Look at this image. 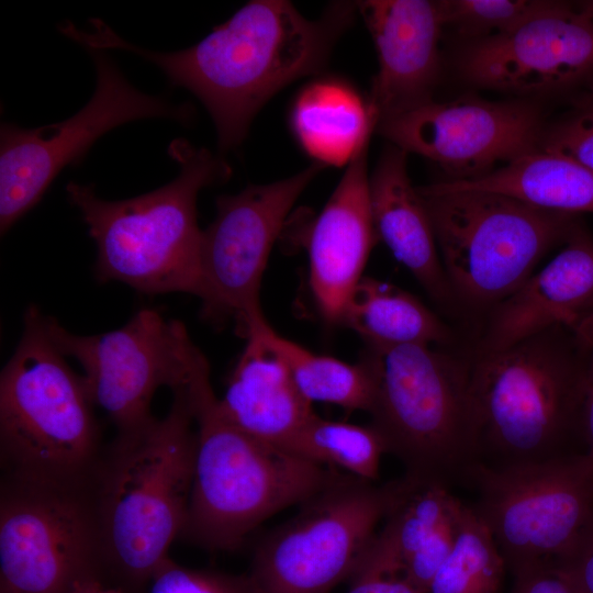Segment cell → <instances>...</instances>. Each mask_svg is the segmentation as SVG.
<instances>
[{"mask_svg":"<svg viewBox=\"0 0 593 593\" xmlns=\"http://www.w3.org/2000/svg\"><path fill=\"white\" fill-rule=\"evenodd\" d=\"M377 123L369 100L337 78L306 85L298 93L290 114L299 144L325 167L348 164L369 143Z\"/></svg>","mask_w":593,"mask_h":593,"instance_id":"cell-22","label":"cell"},{"mask_svg":"<svg viewBox=\"0 0 593 593\" xmlns=\"http://www.w3.org/2000/svg\"><path fill=\"white\" fill-rule=\"evenodd\" d=\"M457 499L450 516L404 563L402 575L416 588L425 591L438 569L449 556L456 536Z\"/></svg>","mask_w":593,"mask_h":593,"instance_id":"cell-32","label":"cell"},{"mask_svg":"<svg viewBox=\"0 0 593 593\" xmlns=\"http://www.w3.org/2000/svg\"><path fill=\"white\" fill-rule=\"evenodd\" d=\"M403 491L374 536L356 573L402 575L405 561L450 516L457 499L449 489L403 477Z\"/></svg>","mask_w":593,"mask_h":593,"instance_id":"cell-25","label":"cell"},{"mask_svg":"<svg viewBox=\"0 0 593 593\" xmlns=\"http://www.w3.org/2000/svg\"><path fill=\"white\" fill-rule=\"evenodd\" d=\"M376 130L390 144L439 165L451 181L469 180L538 150L540 110L525 100L460 98L430 101L381 121Z\"/></svg>","mask_w":593,"mask_h":593,"instance_id":"cell-15","label":"cell"},{"mask_svg":"<svg viewBox=\"0 0 593 593\" xmlns=\"http://www.w3.org/2000/svg\"><path fill=\"white\" fill-rule=\"evenodd\" d=\"M574 333L586 347L590 348L593 345V313L580 324Z\"/></svg>","mask_w":593,"mask_h":593,"instance_id":"cell-38","label":"cell"},{"mask_svg":"<svg viewBox=\"0 0 593 593\" xmlns=\"http://www.w3.org/2000/svg\"><path fill=\"white\" fill-rule=\"evenodd\" d=\"M291 450L368 482L378 480L381 458L388 454L374 426L326 419L315 413L300 430Z\"/></svg>","mask_w":593,"mask_h":593,"instance_id":"cell-28","label":"cell"},{"mask_svg":"<svg viewBox=\"0 0 593 593\" xmlns=\"http://www.w3.org/2000/svg\"><path fill=\"white\" fill-rule=\"evenodd\" d=\"M593 313V236L579 223L563 248L491 309L477 351L511 347L552 327L575 332Z\"/></svg>","mask_w":593,"mask_h":593,"instance_id":"cell-18","label":"cell"},{"mask_svg":"<svg viewBox=\"0 0 593 593\" xmlns=\"http://www.w3.org/2000/svg\"><path fill=\"white\" fill-rule=\"evenodd\" d=\"M376 396L371 425L405 477L447 489L480 461L471 360L428 345L367 346Z\"/></svg>","mask_w":593,"mask_h":593,"instance_id":"cell-7","label":"cell"},{"mask_svg":"<svg viewBox=\"0 0 593 593\" xmlns=\"http://www.w3.org/2000/svg\"><path fill=\"white\" fill-rule=\"evenodd\" d=\"M102 573L91 482L7 475L0 499V593H65Z\"/></svg>","mask_w":593,"mask_h":593,"instance_id":"cell-13","label":"cell"},{"mask_svg":"<svg viewBox=\"0 0 593 593\" xmlns=\"http://www.w3.org/2000/svg\"><path fill=\"white\" fill-rule=\"evenodd\" d=\"M148 593H247L244 578L192 570L168 558L148 583Z\"/></svg>","mask_w":593,"mask_h":593,"instance_id":"cell-31","label":"cell"},{"mask_svg":"<svg viewBox=\"0 0 593 593\" xmlns=\"http://www.w3.org/2000/svg\"><path fill=\"white\" fill-rule=\"evenodd\" d=\"M367 346L443 345L448 326L416 296L388 282L362 277L345 301L338 323Z\"/></svg>","mask_w":593,"mask_h":593,"instance_id":"cell-23","label":"cell"},{"mask_svg":"<svg viewBox=\"0 0 593 593\" xmlns=\"http://www.w3.org/2000/svg\"><path fill=\"white\" fill-rule=\"evenodd\" d=\"M195 446L180 537L211 550H233L273 514L304 503L337 473L231 424L217 407L210 369L188 387Z\"/></svg>","mask_w":593,"mask_h":593,"instance_id":"cell-5","label":"cell"},{"mask_svg":"<svg viewBox=\"0 0 593 593\" xmlns=\"http://www.w3.org/2000/svg\"><path fill=\"white\" fill-rule=\"evenodd\" d=\"M589 358L590 348L563 327L477 351L470 390L479 462L512 466L585 452Z\"/></svg>","mask_w":593,"mask_h":593,"instance_id":"cell-3","label":"cell"},{"mask_svg":"<svg viewBox=\"0 0 593 593\" xmlns=\"http://www.w3.org/2000/svg\"><path fill=\"white\" fill-rule=\"evenodd\" d=\"M178 176L138 197L108 201L93 184L69 182L66 192L97 245L94 272L102 282L120 281L146 294H200L202 230L197 200L204 187L226 181L224 159L184 139L170 143Z\"/></svg>","mask_w":593,"mask_h":593,"instance_id":"cell-4","label":"cell"},{"mask_svg":"<svg viewBox=\"0 0 593 593\" xmlns=\"http://www.w3.org/2000/svg\"><path fill=\"white\" fill-rule=\"evenodd\" d=\"M404 486L336 477L258 545L247 593H329L351 578Z\"/></svg>","mask_w":593,"mask_h":593,"instance_id":"cell-9","label":"cell"},{"mask_svg":"<svg viewBox=\"0 0 593 593\" xmlns=\"http://www.w3.org/2000/svg\"><path fill=\"white\" fill-rule=\"evenodd\" d=\"M357 3H331L316 20L286 0L247 2L195 45L152 52L120 37L100 19L79 30L86 49H121L158 66L174 86L192 92L210 113L222 152L246 137L258 111L291 82L315 75L355 20Z\"/></svg>","mask_w":593,"mask_h":593,"instance_id":"cell-1","label":"cell"},{"mask_svg":"<svg viewBox=\"0 0 593 593\" xmlns=\"http://www.w3.org/2000/svg\"><path fill=\"white\" fill-rule=\"evenodd\" d=\"M356 3L378 55L379 68L368 99L378 123L433 101L440 76L439 43L445 27L439 1Z\"/></svg>","mask_w":593,"mask_h":593,"instance_id":"cell-17","label":"cell"},{"mask_svg":"<svg viewBox=\"0 0 593 593\" xmlns=\"http://www.w3.org/2000/svg\"><path fill=\"white\" fill-rule=\"evenodd\" d=\"M97 71L88 103L64 121L35 128L2 123L0 128V231L4 234L33 209L68 165L82 160L103 134L124 123L167 118L191 119L188 104L134 88L103 49H87Z\"/></svg>","mask_w":593,"mask_h":593,"instance_id":"cell-12","label":"cell"},{"mask_svg":"<svg viewBox=\"0 0 593 593\" xmlns=\"http://www.w3.org/2000/svg\"><path fill=\"white\" fill-rule=\"evenodd\" d=\"M512 593H514V592H512Z\"/></svg>","mask_w":593,"mask_h":593,"instance_id":"cell-40","label":"cell"},{"mask_svg":"<svg viewBox=\"0 0 593 593\" xmlns=\"http://www.w3.org/2000/svg\"><path fill=\"white\" fill-rule=\"evenodd\" d=\"M266 338L286 361L302 395L312 404L323 402L370 413L376 383L368 366L314 354L279 335L268 322Z\"/></svg>","mask_w":593,"mask_h":593,"instance_id":"cell-26","label":"cell"},{"mask_svg":"<svg viewBox=\"0 0 593 593\" xmlns=\"http://www.w3.org/2000/svg\"><path fill=\"white\" fill-rule=\"evenodd\" d=\"M466 483L512 572L558 560L593 516V456L586 451L512 466L477 462Z\"/></svg>","mask_w":593,"mask_h":593,"instance_id":"cell-10","label":"cell"},{"mask_svg":"<svg viewBox=\"0 0 593 593\" xmlns=\"http://www.w3.org/2000/svg\"><path fill=\"white\" fill-rule=\"evenodd\" d=\"M584 443L586 452L593 456V345L590 347L588 388L583 415Z\"/></svg>","mask_w":593,"mask_h":593,"instance_id":"cell-37","label":"cell"},{"mask_svg":"<svg viewBox=\"0 0 593 593\" xmlns=\"http://www.w3.org/2000/svg\"><path fill=\"white\" fill-rule=\"evenodd\" d=\"M407 153L389 144L369 177L373 228L392 255L440 306L457 302L446 277L430 217L418 189L412 186Z\"/></svg>","mask_w":593,"mask_h":593,"instance_id":"cell-21","label":"cell"},{"mask_svg":"<svg viewBox=\"0 0 593 593\" xmlns=\"http://www.w3.org/2000/svg\"><path fill=\"white\" fill-rule=\"evenodd\" d=\"M163 418L118 435L92 477L102 571L127 591L148 585L187 516L195 446L188 387Z\"/></svg>","mask_w":593,"mask_h":593,"instance_id":"cell-2","label":"cell"},{"mask_svg":"<svg viewBox=\"0 0 593 593\" xmlns=\"http://www.w3.org/2000/svg\"><path fill=\"white\" fill-rule=\"evenodd\" d=\"M505 561L472 506L459 502L454 547L427 593H499Z\"/></svg>","mask_w":593,"mask_h":593,"instance_id":"cell-27","label":"cell"},{"mask_svg":"<svg viewBox=\"0 0 593 593\" xmlns=\"http://www.w3.org/2000/svg\"><path fill=\"white\" fill-rule=\"evenodd\" d=\"M538 150L593 171V109H575L544 130Z\"/></svg>","mask_w":593,"mask_h":593,"instance_id":"cell-30","label":"cell"},{"mask_svg":"<svg viewBox=\"0 0 593 593\" xmlns=\"http://www.w3.org/2000/svg\"><path fill=\"white\" fill-rule=\"evenodd\" d=\"M346 593H426L416 588L403 575L357 573Z\"/></svg>","mask_w":593,"mask_h":593,"instance_id":"cell-35","label":"cell"},{"mask_svg":"<svg viewBox=\"0 0 593 593\" xmlns=\"http://www.w3.org/2000/svg\"><path fill=\"white\" fill-rule=\"evenodd\" d=\"M325 166L315 163L287 179L249 184L216 199V215L202 231L201 315L214 326L235 320L238 331L261 314L260 284L271 248L291 208Z\"/></svg>","mask_w":593,"mask_h":593,"instance_id":"cell-14","label":"cell"},{"mask_svg":"<svg viewBox=\"0 0 593 593\" xmlns=\"http://www.w3.org/2000/svg\"><path fill=\"white\" fill-rule=\"evenodd\" d=\"M552 564L581 591L593 593V516L571 548Z\"/></svg>","mask_w":593,"mask_h":593,"instance_id":"cell-33","label":"cell"},{"mask_svg":"<svg viewBox=\"0 0 593 593\" xmlns=\"http://www.w3.org/2000/svg\"><path fill=\"white\" fill-rule=\"evenodd\" d=\"M514 593H581L552 563H537L513 572Z\"/></svg>","mask_w":593,"mask_h":593,"instance_id":"cell-34","label":"cell"},{"mask_svg":"<svg viewBox=\"0 0 593 593\" xmlns=\"http://www.w3.org/2000/svg\"><path fill=\"white\" fill-rule=\"evenodd\" d=\"M575 107L593 109V81L574 99Z\"/></svg>","mask_w":593,"mask_h":593,"instance_id":"cell-39","label":"cell"},{"mask_svg":"<svg viewBox=\"0 0 593 593\" xmlns=\"http://www.w3.org/2000/svg\"><path fill=\"white\" fill-rule=\"evenodd\" d=\"M417 189L455 299L474 309H492L514 293L580 223L575 214L497 192L435 183Z\"/></svg>","mask_w":593,"mask_h":593,"instance_id":"cell-8","label":"cell"},{"mask_svg":"<svg viewBox=\"0 0 593 593\" xmlns=\"http://www.w3.org/2000/svg\"><path fill=\"white\" fill-rule=\"evenodd\" d=\"M560 1L547 0H443L445 26L477 41L510 33L530 20L553 10Z\"/></svg>","mask_w":593,"mask_h":593,"instance_id":"cell-29","label":"cell"},{"mask_svg":"<svg viewBox=\"0 0 593 593\" xmlns=\"http://www.w3.org/2000/svg\"><path fill=\"white\" fill-rule=\"evenodd\" d=\"M35 305L23 315L18 346L0 374V447L7 475L90 483L100 428L82 376L53 342Z\"/></svg>","mask_w":593,"mask_h":593,"instance_id":"cell-6","label":"cell"},{"mask_svg":"<svg viewBox=\"0 0 593 593\" xmlns=\"http://www.w3.org/2000/svg\"><path fill=\"white\" fill-rule=\"evenodd\" d=\"M65 593H130V591L105 581L102 573L97 572L79 578Z\"/></svg>","mask_w":593,"mask_h":593,"instance_id":"cell-36","label":"cell"},{"mask_svg":"<svg viewBox=\"0 0 593 593\" xmlns=\"http://www.w3.org/2000/svg\"><path fill=\"white\" fill-rule=\"evenodd\" d=\"M458 70L471 85L516 96L582 92L593 81V1H560L510 33L468 42Z\"/></svg>","mask_w":593,"mask_h":593,"instance_id":"cell-16","label":"cell"},{"mask_svg":"<svg viewBox=\"0 0 593 593\" xmlns=\"http://www.w3.org/2000/svg\"><path fill=\"white\" fill-rule=\"evenodd\" d=\"M443 189L484 190L570 214L593 212V171L536 150L469 180L435 182Z\"/></svg>","mask_w":593,"mask_h":593,"instance_id":"cell-24","label":"cell"},{"mask_svg":"<svg viewBox=\"0 0 593 593\" xmlns=\"http://www.w3.org/2000/svg\"><path fill=\"white\" fill-rule=\"evenodd\" d=\"M46 321L58 349L81 366L94 406L103 410L118 435L155 417L150 403L160 387H187L208 363L184 325L154 309L144 307L122 327L96 335L72 334L55 318Z\"/></svg>","mask_w":593,"mask_h":593,"instance_id":"cell-11","label":"cell"},{"mask_svg":"<svg viewBox=\"0 0 593 593\" xmlns=\"http://www.w3.org/2000/svg\"><path fill=\"white\" fill-rule=\"evenodd\" d=\"M266 322L259 314L246 323L242 332L246 345L223 395L217 398V407L244 433L291 450L314 412L286 361L266 338Z\"/></svg>","mask_w":593,"mask_h":593,"instance_id":"cell-20","label":"cell"},{"mask_svg":"<svg viewBox=\"0 0 593 593\" xmlns=\"http://www.w3.org/2000/svg\"><path fill=\"white\" fill-rule=\"evenodd\" d=\"M368 147L369 143L361 146L350 159L310 233V284L322 317L331 325L338 323L378 242L370 210Z\"/></svg>","mask_w":593,"mask_h":593,"instance_id":"cell-19","label":"cell"}]
</instances>
